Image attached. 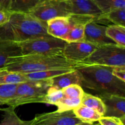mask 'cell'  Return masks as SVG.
<instances>
[{"instance_id":"obj_24","label":"cell","mask_w":125,"mask_h":125,"mask_svg":"<svg viewBox=\"0 0 125 125\" xmlns=\"http://www.w3.org/2000/svg\"><path fill=\"white\" fill-rule=\"evenodd\" d=\"M103 13L117 9H125V0H93Z\"/></svg>"},{"instance_id":"obj_23","label":"cell","mask_w":125,"mask_h":125,"mask_svg":"<svg viewBox=\"0 0 125 125\" xmlns=\"http://www.w3.org/2000/svg\"><path fill=\"white\" fill-rule=\"evenodd\" d=\"M3 118L0 122V125H28L29 121H23L18 117L15 109L9 107L4 109Z\"/></svg>"},{"instance_id":"obj_35","label":"cell","mask_w":125,"mask_h":125,"mask_svg":"<svg viewBox=\"0 0 125 125\" xmlns=\"http://www.w3.org/2000/svg\"><path fill=\"white\" fill-rule=\"evenodd\" d=\"M76 125H92V124H90V123H83V122H82V123H79V124H78Z\"/></svg>"},{"instance_id":"obj_30","label":"cell","mask_w":125,"mask_h":125,"mask_svg":"<svg viewBox=\"0 0 125 125\" xmlns=\"http://www.w3.org/2000/svg\"><path fill=\"white\" fill-rule=\"evenodd\" d=\"M101 125H125L120 118L112 117H103V116L98 121Z\"/></svg>"},{"instance_id":"obj_19","label":"cell","mask_w":125,"mask_h":125,"mask_svg":"<svg viewBox=\"0 0 125 125\" xmlns=\"http://www.w3.org/2000/svg\"><path fill=\"white\" fill-rule=\"evenodd\" d=\"M75 69H58L51 70L43 71V72H34V73H26L24 76L29 81H39L45 79H52L56 76L65 74Z\"/></svg>"},{"instance_id":"obj_36","label":"cell","mask_w":125,"mask_h":125,"mask_svg":"<svg viewBox=\"0 0 125 125\" xmlns=\"http://www.w3.org/2000/svg\"><path fill=\"white\" fill-rule=\"evenodd\" d=\"M92 125H100V123H93Z\"/></svg>"},{"instance_id":"obj_8","label":"cell","mask_w":125,"mask_h":125,"mask_svg":"<svg viewBox=\"0 0 125 125\" xmlns=\"http://www.w3.org/2000/svg\"><path fill=\"white\" fill-rule=\"evenodd\" d=\"M82 123L73 113V111L39 114L31 120L28 125H76Z\"/></svg>"},{"instance_id":"obj_15","label":"cell","mask_w":125,"mask_h":125,"mask_svg":"<svg viewBox=\"0 0 125 125\" xmlns=\"http://www.w3.org/2000/svg\"><path fill=\"white\" fill-rule=\"evenodd\" d=\"M51 79V87L58 90H62L72 85H79L82 87L83 83V76L78 69L73 70Z\"/></svg>"},{"instance_id":"obj_22","label":"cell","mask_w":125,"mask_h":125,"mask_svg":"<svg viewBox=\"0 0 125 125\" xmlns=\"http://www.w3.org/2000/svg\"><path fill=\"white\" fill-rule=\"evenodd\" d=\"M102 21L112 22L116 25L125 27V9H117L103 13L99 17L97 23Z\"/></svg>"},{"instance_id":"obj_5","label":"cell","mask_w":125,"mask_h":125,"mask_svg":"<svg viewBox=\"0 0 125 125\" xmlns=\"http://www.w3.org/2000/svg\"><path fill=\"white\" fill-rule=\"evenodd\" d=\"M67 43V42L62 39L48 36L31 39L18 44L23 56H62Z\"/></svg>"},{"instance_id":"obj_33","label":"cell","mask_w":125,"mask_h":125,"mask_svg":"<svg viewBox=\"0 0 125 125\" xmlns=\"http://www.w3.org/2000/svg\"><path fill=\"white\" fill-rule=\"evenodd\" d=\"M9 7L10 0H0V7L2 10L9 11Z\"/></svg>"},{"instance_id":"obj_3","label":"cell","mask_w":125,"mask_h":125,"mask_svg":"<svg viewBox=\"0 0 125 125\" xmlns=\"http://www.w3.org/2000/svg\"><path fill=\"white\" fill-rule=\"evenodd\" d=\"M113 68L89 65L78 68L83 76L82 87L95 90L99 94H109L125 97V82L113 75Z\"/></svg>"},{"instance_id":"obj_12","label":"cell","mask_w":125,"mask_h":125,"mask_svg":"<svg viewBox=\"0 0 125 125\" xmlns=\"http://www.w3.org/2000/svg\"><path fill=\"white\" fill-rule=\"evenodd\" d=\"M106 28L107 26L99 24L95 21L90 22L85 27L84 41L90 43L97 47L115 43L113 40L106 35Z\"/></svg>"},{"instance_id":"obj_29","label":"cell","mask_w":125,"mask_h":125,"mask_svg":"<svg viewBox=\"0 0 125 125\" xmlns=\"http://www.w3.org/2000/svg\"><path fill=\"white\" fill-rule=\"evenodd\" d=\"M63 97L69 98L82 99L84 91L83 87L79 85H72L62 90Z\"/></svg>"},{"instance_id":"obj_31","label":"cell","mask_w":125,"mask_h":125,"mask_svg":"<svg viewBox=\"0 0 125 125\" xmlns=\"http://www.w3.org/2000/svg\"><path fill=\"white\" fill-rule=\"evenodd\" d=\"M112 74L118 79L125 82V67H114L112 69Z\"/></svg>"},{"instance_id":"obj_18","label":"cell","mask_w":125,"mask_h":125,"mask_svg":"<svg viewBox=\"0 0 125 125\" xmlns=\"http://www.w3.org/2000/svg\"><path fill=\"white\" fill-rule=\"evenodd\" d=\"M73 112L76 117L82 122L90 124L98 122L99 120L103 117L102 115L98 113L97 111L81 104L74 109Z\"/></svg>"},{"instance_id":"obj_13","label":"cell","mask_w":125,"mask_h":125,"mask_svg":"<svg viewBox=\"0 0 125 125\" xmlns=\"http://www.w3.org/2000/svg\"><path fill=\"white\" fill-rule=\"evenodd\" d=\"M71 15L91 16L96 18V23L103 14L93 0H64Z\"/></svg>"},{"instance_id":"obj_10","label":"cell","mask_w":125,"mask_h":125,"mask_svg":"<svg viewBox=\"0 0 125 125\" xmlns=\"http://www.w3.org/2000/svg\"><path fill=\"white\" fill-rule=\"evenodd\" d=\"M71 28L62 40L67 42L84 41V30L87 24L91 21L96 22V18L91 16L71 15L69 17Z\"/></svg>"},{"instance_id":"obj_25","label":"cell","mask_w":125,"mask_h":125,"mask_svg":"<svg viewBox=\"0 0 125 125\" xmlns=\"http://www.w3.org/2000/svg\"><path fill=\"white\" fill-rule=\"evenodd\" d=\"M22 73L8 72L0 76V84H18L28 81Z\"/></svg>"},{"instance_id":"obj_6","label":"cell","mask_w":125,"mask_h":125,"mask_svg":"<svg viewBox=\"0 0 125 125\" xmlns=\"http://www.w3.org/2000/svg\"><path fill=\"white\" fill-rule=\"evenodd\" d=\"M125 48L115 43L98 46L85 62L110 67H125Z\"/></svg>"},{"instance_id":"obj_20","label":"cell","mask_w":125,"mask_h":125,"mask_svg":"<svg viewBox=\"0 0 125 125\" xmlns=\"http://www.w3.org/2000/svg\"><path fill=\"white\" fill-rule=\"evenodd\" d=\"M106 34L115 43L125 48V27L116 24L110 25L107 26Z\"/></svg>"},{"instance_id":"obj_4","label":"cell","mask_w":125,"mask_h":125,"mask_svg":"<svg viewBox=\"0 0 125 125\" xmlns=\"http://www.w3.org/2000/svg\"><path fill=\"white\" fill-rule=\"evenodd\" d=\"M51 86V79L28 81L17 84L15 95L6 104L15 109L21 105L29 103H43V98Z\"/></svg>"},{"instance_id":"obj_27","label":"cell","mask_w":125,"mask_h":125,"mask_svg":"<svg viewBox=\"0 0 125 125\" xmlns=\"http://www.w3.org/2000/svg\"><path fill=\"white\" fill-rule=\"evenodd\" d=\"M81 103V99L79 98H69L63 97L59 100L56 106H57L59 112L73 111L76 107H78Z\"/></svg>"},{"instance_id":"obj_11","label":"cell","mask_w":125,"mask_h":125,"mask_svg":"<svg viewBox=\"0 0 125 125\" xmlns=\"http://www.w3.org/2000/svg\"><path fill=\"white\" fill-rule=\"evenodd\" d=\"M105 106L106 111L103 117L118 118L125 123V97L109 94H98Z\"/></svg>"},{"instance_id":"obj_26","label":"cell","mask_w":125,"mask_h":125,"mask_svg":"<svg viewBox=\"0 0 125 125\" xmlns=\"http://www.w3.org/2000/svg\"><path fill=\"white\" fill-rule=\"evenodd\" d=\"M17 84H0V101L6 104L15 95Z\"/></svg>"},{"instance_id":"obj_14","label":"cell","mask_w":125,"mask_h":125,"mask_svg":"<svg viewBox=\"0 0 125 125\" xmlns=\"http://www.w3.org/2000/svg\"><path fill=\"white\" fill-rule=\"evenodd\" d=\"M47 34L51 37L63 39L70 31L71 24L69 17H57L46 22Z\"/></svg>"},{"instance_id":"obj_2","label":"cell","mask_w":125,"mask_h":125,"mask_svg":"<svg viewBox=\"0 0 125 125\" xmlns=\"http://www.w3.org/2000/svg\"><path fill=\"white\" fill-rule=\"evenodd\" d=\"M89 63L68 61L62 56L27 55L17 57L4 68L7 72L26 74L58 69H78Z\"/></svg>"},{"instance_id":"obj_38","label":"cell","mask_w":125,"mask_h":125,"mask_svg":"<svg viewBox=\"0 0 125 125\" xmlns=\"http://www.w3.org/2000/svg\"><path fill=\"white\" fill-rule=\"evenodd\" d=\"M0 9H1V7H0Z\"/></svg>"},{"instance_id":"obj_37","label":"cell","mask_w":125,"mask_h":125,"mask_svg":"<svg viewBox=\"0 0 125 125\" xmlns=\"http://www.w3.org/2000/svg\"><path fill=\"white\" fill-rule=\"evenodd\" d=\"M2 104H4L2 103L1 102V101H0V106H1V105H2Z\"/></svg>"},{"instance_id":"obj_16","label":"cell","mask_w":125,"mask_h":125,"mask_svg":"<svg viewBox=\"0 0 125 125\" xmlns=\"http://www.w3.org/2000/svg\"><path fill=\"white\" fill-rule=\"evenodd\" d=\"M21 56V50L18 43L0 41V68H4L12 60Z\"/></svg>"},{"instance_id":"obj_28","label":"cell","mask_w":125,"mask_h":125,"mask_svg":"<svg viewBox=\"0 0 125 125\" xmlns=\"http://www.w3.org/2000/svg\"><path fill=\"white\" fill-rule=\"evenodd\" d=\"M62 98H63V94L62 90H58L52 87H50L48 90L46 95L44 96L43 103L56 105Z\"/></svg>"},{"instance_id":"obj_32","label":"cell","mask_w":125,"mask_h":125,"mask_svg":"<svg viewBox=\"0 0 125 125\" xmlns=\"http://www.w3.org/2000/svg\"><path fill=\"white\" fill-rule=\"evenodd\" d=\"M11 13L9 11L0 9V26L9 21Z\"/></svg>"},{"instance_id":"obj_34","label":"cell","mask_w":125,"mask_h":125,"mask_svg":"<svg viewBox=\"0 0 125 125\" xmlns=\"http://www.w3.org/2000/svg\"><path fill=\"white\" fill-rule=\"evenodd\" d=\"M7 72H7V70H6V69H5L4 68H0V76L6 74V73H7Z\"/></svg>"},{"instance_id":"obj_7","label":"cell","mask_w":125,"mask_h":125,"mask_svg":"<svg viewBox=\"0 0 125 125\" xmlns=\"http://www.w3.org/2000/svg\"><path fill=\"white\" fill-rule=\"evenodd\" d=\"M29 13L45 23L52 18L70 15L64 0H45Z\"/></svg>"},{"instance_id":"obj_9","label":"cell","mask_w":125,"mask_h":125,"mask_svg":"<svg viewBox=\"0 0 125 125\" xmlns=\"http://www.w3.org/2000/svg\"><path fill=\"white\" fill-rule=\"evenodd\" d=\"M97 46L85 41L69 42L66 44L62 56L68 61L84 62L96 49Z\"/></svg>"},{"instance_id":"obj_17","label":"cell","mask_w":125,"mask_h":125,"mask_svg":"<svg viewBox=\"0 0 125 125\" xmlns=\"http://www.w3.org/2000/svg\"><path fill=\"white\" fill-rule=\"evenodd\" d=\"M45 0H10V13H29Z\"/></svg>"},{"instance_id":"obj_21","label":"cell","mask_w":125,"mask_h":125,"mask_svg":"<svg viewBox=\"0 0 125 125\" xmlns=\"http://www.w3.org/2000/svg\"><path fill=\"white\" fill-rule=\"evenodd\" d=\"M81 104L97 111L103 116L104 114L106 111L105 106L101 98L97 96H94L85 92H84L81 99Z\"/></svg>"},{"instance_id":"obj_1","label":"cell","mask_w":125,"mask_h":125,"mask_svg":"<svg viewBox=\"0 0 125 125\" xmlns=\"http://www.w3.org/2000/svg\"><path fill=\"white\" fill-rule=\"evenodd\" d=\"M46 23L29 13H11L9 20L0 26V41L20 43L37 38L48 37Z\"/></svg>"}]
</instances>
